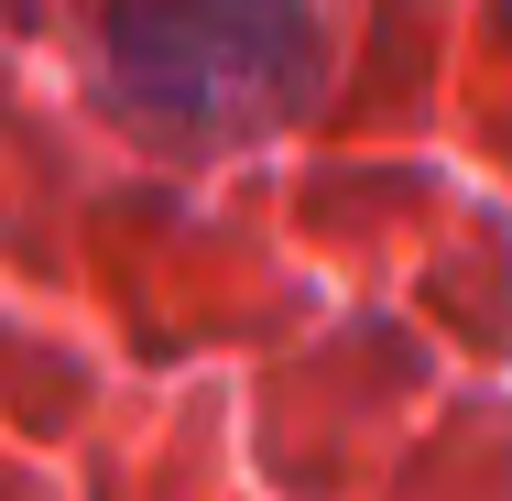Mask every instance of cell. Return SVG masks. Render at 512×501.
I'll list each match as a JSON object with an SVG mask.
<instances>
[{
    "instance_id": "6da1fadb",
    "label": "cell",
    "mask_w": 512,
    "mask_h": 501,
    "mask_svg": "<svg viewBox=\"0 0 512 501\" xmlns=\"http://www.w3.org/2000/svg\"><path fill=\"white\" fill-rule=\"evenodd\" d=\"M306 0H109V88L153 131H251L306 88Z\"/></svg>"
}]
</instances>
